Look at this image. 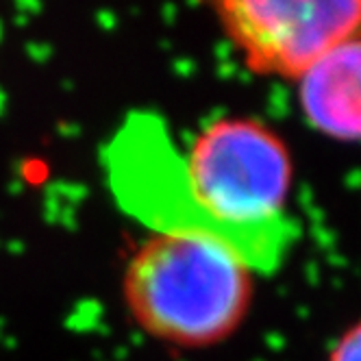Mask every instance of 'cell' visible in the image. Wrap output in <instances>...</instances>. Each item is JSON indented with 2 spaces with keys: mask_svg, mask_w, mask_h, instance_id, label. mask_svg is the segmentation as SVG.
<instances>
[{
  "mask_svg": "<svg viewBox=\"0 0 361 361\" xmlns=\"http://www.w3.org/2000/svg\"><path fill=\"white\" fill-rule=\"evenodd\" d=\"M252 270L222 242L198 233H152L131 255L122 296L133 322L176 348H207L248 314Z\"/></svg>",
  "mask_w": 361,
  "mask_h": 361,
  "instance_id": "2",
  "label": "cell"
},
{
  "mask_svg": "<svg viewBox=\"0 0 361 361\" xmlns=\"http://www.w3.org/2000/svg\"><path fill=\"white\" fill-rule=\"evenodd\" d=\"M185 185L204 228L252 272H274L296 242L290 214L292 157L268 124L224 116L183 152Z\"/></svg>",
  "mask_w": 361,
  "mask_h": 361,
  "instance_id": "1",
  "label": "cell"
},
{
  "mask_svg": "<svg viewBox=\"0 0 361 361\" xmlns=\"http://www.w3.org/2000/svg\"><path fill=\"white\" fill-rule=\"evenodd\" d=\"M216 13L248 68L266 74L298 79L329 50L361 37V3L231 0Z\"/></svg>",
  "mask_w": 361,
  "mask_h": 361,
  "instance_id": "4",
  "label": "cell"
},
{
  "mask_svg": "<svg viewBox=\"0 0 361 361\" xmlns=\"http://www.w3.org/2000/svg\"><path fill=\"white\" fill-rule=\"evenodd\" d=\"M331 361H361V324L348 331L333 350Z\"/></svg>",
  "mask_w": 361,
  "mask_h": 361,
  "instance_id": "6",
  "label": "cell"
},
{
  "mask_svg": "<svg viewBox=\"0 0 361 361\" xmlns=\"http://www.w3.org/2000/svg\"><path fill=\"white\" fill-rule=\"evenodd\" d=\"M298 79L309 124L333 140H361V37L329 50Z\"/></svg>",
  "mask_w": 361,
  "mask_h": 361,
  "instance_id": "5",
  "label": "cell"
},
{
  "mask_svg": "<svg viewBox=\"0 0 361 361\" xmlns=\"http://www.w3.org/2000/svg\"><path fill=\"white\" fill-rule=\"evenodd\" d=\"M102 166L120 209L152 228V233L212 238L188 194L183 152L161 116L128 114L109 137Z\"/></svg>",
  "mask_w": 361,
  "mask_h": 361,
  "instance_id": "3",
  "label": "cell"
}]
</instances>
